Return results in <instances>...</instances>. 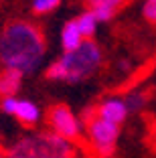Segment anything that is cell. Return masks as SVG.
<instances>
[{
    "instance_id": "obj_10",
    "label": "cell",
    "mask_w": 156,
    "mask_h": 158,
    "mask_svg": "<svg viewBox=\"0 0 156 158\" xmlns=\"http://www.w3.org/2000/svg\"><path fill=\"white\" fill-rule=\"evenodd\" d=\"M85 41L81 35V31L77 28V23L73 20H67L61 28V47H63V53H69V51H75L81 43Z\"/></svg>"
},
{
    "instance_id": "obj_5",
    "label": "cell",
    "mask_w": 156,
    "mask_h": 158,
    "mask_svg": "<svg viewBox=\"0 0 156 158\" xmlns=\"http://www.w3.org/2000/svg\"><path fill=\"white\" fill-rule=\"evenodd\" d=\"M47 124H49V130L55 132V134L63 136L65 140H77L83 134V128L77 116L73 114V110L65 103H57V106H51L49 112H47Z\"/></svg>"
},
{
    "instance_id": "obj_16",
    "label": "cell",
    "mask_w": 156,
    "mask_h": 158,
    "mask_svg": "<svg viewBox=\"0 0 156 158\" xmlns=\"http://www.w3.org/2000/svg\"><path fill=\"white\" fill-rule=\"evenodd\" d=\"M71 158H79V156H71Z\"/></svg>"
},
{
    "instance_id": "obj_15",
    "label": "cell",
    "mask_w": 156,
    "mask_h": 158,
    "mask_svg": "<svg viewBox=\"0 0 156 158\" xmlns=\"http://www.w3.org/2000/svg\"><path fill=\"white\" fill-rule=\"evenodd\" d=\"M0 158H4V152H2V150H0Z\"/></svg>"
},
{
    "instance_id": "obj_12",
    "label": "cell",
    "mask_w": 156,
    "mask_h": 158,
    "mask_svg": "<svg viewBox=\"0 0 156 158\" xmlns=\"http://www.w3.org/2000/svg\"><path fill=\"white\" fill-rule=\"evenodd\" d=\"M124 102H126V106H128L130 114H138L146 107V95H144L140 89H132V91H128L124 95Z\"/></svg>"
},
{
    "instance_id": "obj_9",
    "label": "cell",
    "mask_w": 156,
    "mask_h": 158,
    "mask_svg": "<svg viewBox=\"0 0 156 158\" xmlns=\"http://www.w3.org/2000/svg\"><path fill=\"white\" fill-rule=\"evenodd\" d=\"M24 75L16 69H2L0 71V99L16 95L23 87Z\"/></svg>"
},
{
    "instance_id": "obj_7",
    "label": "cell",
    "mask_w": 156,
    "mask_h": 158,
    "mask_svg": "<svg viewBox=\"0 0 156 158\" xmlns=\"http://www.w3.org/2000/svg\"><path fill=\"white\" fill-rule=\"evenodd\" d=\"M95 110H97V116L99 118L112 122V124H118V126H122L126 122V118L130 116L124 98H118V95H110V98L101 99L95 106Z\"/></svg>"
},
{
    "instance_id": "obj_11",
    "label": "cell",
    "mask_w": 156,
    "mask_h": 158,
    "mask_svg": "<svg viewBox=\"0 0 156 158\" xmlns=\"http://www.w3.org/2000/svg\"><path fill=\"white\" fill-rule=\"evenodd\" d=\"M75 23H77V28L81 31L83 39H93V35L97 33V27H99V20L95 19V14H93L91 10L81 12L77 19H75Z\"/></svg>"
},
{
    "instance_id": "obj_8",
    "label": "cell",
    "mask_w": 156,
    "mask_h": 158,
    "mask_svg": "<svg viewBox=\"0 0 156 158\" xmlns=\"http://www.w3.org/2000/svg\"><path fill=\"white\" fill-rule=\"evenodd\" d=\"M124 4L126 0H89V10L95 14L99 23H110L124 8Z\"/></svg>"
},
{
    "instance_id": "obj_6",
    "label": "cell",
    "mask_w": 156,
    "mask_h": 158,
    "mask_svg": "<svg viewBox=\"0 0 156 158\" xmlns=\"http://www.w3.org/2000/svg\"><path fill=\"white\" fill-rule=\"evenodd\" d=\"M0 110L6 116H12L24 126H37L43 118V110L31 99H23L16 95L10 98H2L0 99Z\"/></svg>"
},
{
    "instance_id": "obj_4",
    "label": "cell",
    "mask_w": 156,
    "mask_h": 158,
    "mask_svg": "<svg viewBox=\"0 0 156 158\" xmlns=\"http://www.w3.org/2000/svg\"><path fill=\"white\" fill-rule=\"evenodd\" d=\"M85 134H87L89 146L99 158H110L116 152V144L120 138V126L95 116L89 124H85Z\"/></svg>"
},
{
    "instance_id": "obj_13",
    "label": "cell",
    "mask_w": 156,
    "mask_h": 158,
    "mask_svg": "<svg viewBox=\"0 0 156 158\" xmlns=\"http://www.w3.org/2000/svg\"><path fill=\"white\" fill-rule=\"evenodd\" d=\"M61 4V0H32L31 10L35 14H49Z\"/></svg>"
},
{
    "instance_id": "obj_2",
    "label": "cell",
    "mask_w": 156,
    "mask_h": 158,
    "mask_svg": "<svg viewBox=\"0 0 156 158\" xmlns=\"http://www.w3.org/2000/svg\"><path fill=\"white\" fill-rule=\"evenodd\" d=\"M103 61L99 45L91 39H85L75 51L63 53L47 67L45 75L49 81H61V83H83L97 73Z\"/></svg>"
},
{
    "instance_id": "obj_1",
    "label": "cell",
    "mask_w": 156,
    "mask_h": 158,
    "mask_svg": "<svg viewBox=\"0 0 156 158\" xmlns=\"http://www.w3.org/2000/svg\"><path fill=\"white\" fill-rule=\"evenodd\" d=\"M47 57L43 31L28 20H12L0 31V65L31 75Z\"/></svg>"
},
{
    "instance_id": "obj_14",
    "label": "cell",
    "mask_w": 156,
    "mask_h": 158,
    "mask_svg": "<svg viewBox=\"0 0 156 158\" xmlns=\"http://www.w3.org/2000/svg\"><path fill=\"white\" fill-rule=\"evenodd\" d=\"M142 14L148 23L156 24V0H144L142 4Z\"/></svg>"
},
{
    "instance_id": "obj_3",
    "label": "cell",
    "mask_w": 156,
    "mask_h": 158,
    "mask_svg": "<svg viewBox=\"0 0 156 158\" xmlns=\"http://www.w3.org/2000/svg\"><path fill=\"white\" fill-rule=\"evenodd\" d=\"M73 142L55 132H31L8 148V158H71Z\"/></svg>"
}]
</instances>
